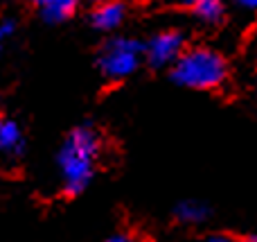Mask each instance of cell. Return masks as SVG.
<instances>
[{
    "mask_svg": "<svg viewBox=\"0 0 257 242\" xmlns=\"http://www.w3.org/2000/svg\"><path fill=\"white\" fill-rule=\"evenodd\" d=\"M203 242H237V240L230 238V235H226V233H212V235H208Z\"/></svg>",
    "mask_w": 257,
    "mask_h": 242,
    "instance_id": "cell-12",
    "label": "cell"
},
{
    "mask_svg": "<svg viewBox=\"0 0 257 242\" xmlns=\"http://www.w3.org/2000/svg\"><path fill=\"white\" fill-rule=\"evenodd\" d=\"M228 79V61L219 50L196 45L185 48L172 66V82L183 89L214 91Z\"/></svg>",
    "mask_w": 257,
    "mask_h": 242,
    "instance_id": "cell-2",
    "label": "cell"
},
{
    "mask_svg": "<svg viewBox=\"0 0 257 242\" xmlns=\"http://www.w3.org/2000/svg\"><path fill=\"white\" fill-rule=\"evenodd\" d=\"M142 63V43L128 36H113L97 54V68L106 79L122 82L131 77Z\"/></svg>",
    "mask_w": 257,
    "mask_h": 242,
    "instance_id": "cell-3",
    "label": "cell"
},
{
    "mask_svg": "<svg viewBox=\"0 0 257 242\" xmlns=\"http://www.w3.org/2000/svg\"><path fill=\"white\" fill-rule=\"evenodd\" d=\"M126 7L120 0H111L104 5H95L90 12V25L99 32H115L124 23Z\"/></svg>",
    "mask_w": 257,
    "mask_h": 242,
    "instance_id": "cell-6",
    "label": "cell"
},
{
    "mask_svg": "<svg viewBox=\"0 0 257 242\" xmlns=\"http://www.w3.org/2000/svg\"><path fill=\"white\" fill-rule=\"evenodd\" d=\"M178 3H181V5H192L194 0H178Z\"/></svg>",
    "mask_w": 257,
    "mask_h": 242,
    "instance_id": "cell-15",
    "label": "cell"
},
{
    "mask_svg": "<svg viewBox=\"0 0 257 242\" xmlns=\"http://www.w3.org/2000/svg\"><path fill=\"white\" fill-rule=\"evenodd\" d=\"M232 3H235L239 9H246V12H253L255 5H257V0H232Z\"/></svg>",
    "mask_w": 257,
    "mask_h": 242,
    "instance_id": "cell-13",
    "label": "cell"
},
{
    "mask_svg": "<svg viewBox=\"0 0 257 242\" xmlns=\"http://www.w3.org/2000/svg\"><path fill=\"white\" fill-rule=\"evenodd\" d=\"M25 145L23 127L12 118H0V156L16 161L25 154Z\"/></svg>",
    "mask_w": 257,
    "mask_h": 242,
    "instance_id": "cell-5",
    "label": "cell"
},
{
    "mask_svg": "<svg viewBox=\"0 0 257 242\" xmlns=\"http://www.w3.org/2000/svg\"><path fill=\"white\" fill-rule=\"evenodd\" d=\"M90 3H93V7H95V5H104V3H111V0H90Z\"/></svg>",
    "mask_w": 257,
    "mask_h": 242,
    "instance_id": "cell-14",
    "label": "cell"
},
{
    "mask_svg": "<svg viewBox=\"0 0 257 242\" xmlns=\"http://www.w3.org/2000/svg\"><path fill=\"white\" fill-rule=\"evenodd\" d=\"M39 9L41 18L50 25H59V23L68 21L75 14L77 3L79 0H32Z\"/></svg>",
    "mask_w": 257,
    "mask_h": 242,
    "instance_id": "cell-7",
    "label": "cell"
},
{
    "mask_svg": "<svg viewBox=\"0 0 257 242\" xmlns=\"http://www.w3.org/2000/svg\"><path fill=\"white\" fill-rule=\"evenodd\" d=\"M190 7L203 25H219L226 18V3L223 0H194Z\"/></svg>",
    "mask_w": 257,
    "mask_h": 242,
    "instance_id": "cell-9",
    "label": "cell"
},
{
    "mask_svg": "<svg viewBox=\"0 0 257 242\" xmlns=\"http://www.w3.org/2000/svg\"><path fill=\"white\" fill-rule=\"evenodd\" d=\"M99 154L102 134L93 125H79L66 136L57 154V168L61 175L63 193L68 197H77L90 186Z\"/></svg>",
    "mask_w": 257,
    "mask_h": 242,
    "instance_id": "cell-1",
    "label": "cell"
},
{
    "mask_svg": "<svg viewBox=\"0 0 257 242\" xmlns=\"http://www.w3.org/2000/svg\"><path fill=\"white\" fill-rule=\"evenodd\" d=\"M174 217L181 224H201L210 217V206L205 202H199V199H183L174 208Z\"/></svg>",
    "mask_w": 257,
    "mask_h": 242,
    "instance_id": "cell-8",
    "label": "cell"
},
{
    "mask_svg": "<svg viewBox=\"0 0 257 242\" xmlns=\"http://www.w3.org/2000/svg\"><path fill=\"white\" fill-rule=\"evenodd\" d=\"M16 34V21L9 16L0 18V43H5L7 39H12V36Z\"/></svg>",
    "mask_w": 257,
    "mask_h": 242,
    "instance_id": "cell-10",
    "label": "cell"
},
{
    "mask_svg": "<svg viewBox=\"0 0 257 242\" xmlns=\"http://www.w3.org/2000/svg\"><path fill=\"white\" fill-rule=\"evenodd\" d=\"M0 118H3V116H0Z\"/></svg>",
    "mask_w": 257,
    "mask_h": 242,
    "instance_id": "cell-16",
    "label": "cell"
},
{
    "mask_svg": "<svg viewBox=\"0 0 257 242\" xmlns=\"http://www.w3.org/2000/svg\"><path fill=\"white\" fill-rule=\"evenodd\" d=\"M185 50V36L178 30H163L156 32L147 43H142V61L147 66L163 70V68H172L174 61L183 54Z\"/></svg>",
    "mask_w": 257,
    "mask_h": 242,
    "instance_id": "cell-4",
    "label": "cell"
},
{
    "mask_svg": "<svg viewBox=\"0 0 257 242\" xmlns=\"http://www.w3.org/2000/svg\"><path fill=\"white\" fill-rule=\"evenodd\" d=\"M102 242H138V240L128 233H113V235H108V238H104Z\"/></svg>",
    "mask_w": 257,
    "mask_h": 242,
    "instance_id": "cell-11",
    "label": "cell"
}]
</instances>
